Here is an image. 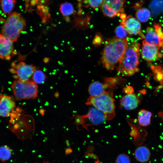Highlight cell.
<instances>
[{
  "instance_id": "obj_14",
  "label": "cell",
  "mask_w": 163,
  "mask_h": 163,
  "mask_svg": "<svg viewBox=\"0 0 163 163\" xmlns=\"http://www.w3.org/2000/svg\"><path fill=\"white\" fill-rule=\"evenodd\" d=\"M134 155L136 159L138 161L144 163L149 160L150 153V151L146 147L141 146L136 149Z\"/></svg>"
},
{
  "instance_id": "obj_23",
  "label": "cell",
  "mask_w": 163,
  "mask_h": 163,
  "mask_svg": "<svg viewBox=\"0 0 163 163\" xmlns=\"http://www.w3.org/2000/svg\"><path fill=\"white\" fill-rule=\"evenodd\" d=\"M32 78V81L36 84H42L44 82L46 76L42 71L37 69L34 72Z\"/></svg>"
},
{
  "instance_id": "obj_29",
  "label": "cell",
  "mask_w": 163,
  "mask_h": 163,
  "mask_svg": "<svg viewBox=\"0 0 163 163\" xmlns=\"http://www.w3.org/2000/svg\"><path fill=\"white\" fill-rule=\"evenodd\" d=\"M133 89L131 87L128 86L125 88V92L127 94L132 93Z\"/></svg>"
},
{
  "instance_id": "obj_8",
  "label": "cell",
  "mask_w": 163,
  "mask_h": 163,
  "mask_svg": "<svg viewBox=\"0 0 163 163\" xmlns=\"http://www.w3.org/2000/svg\"><path fill=\"white\" fill-rule=\"evenodd\" d=\"M145 38L148 43L163 49V31L159 24L155 23L154 27H148Z\"/></svg>"
},
{
  "instance_id": "obj_12",
  "label": "cell",
  "mask_w": 163,
  "mask_h": 163,
  "mask_svg": "<svg viewBox=\"0 0 163 163\" xmlns=\"http://www.w3.org/2000/svg\"><path fill=\"white\" fill-rule=\"evenodd\" d=\"M82 117L87 119L90 124L94 125L103 123L107 120L104 114L95 108H91L86 115Z\"/></svg>"
},
{
  "instance_id": "obj_1",
  "label": "cell",
  "mask_w": 163,
  "mask_h": 163,
  "mask_svg": "<svg viewBox=\"0 0 163 163\" xmlns=\"http://www.w3.org/2000/svg\"><path fill=\"white\" fill-rule=\"evenodd\" d=\"M128 43L126 38L116 37L106 41L101 57L103 67L108 70H113L123 55Z\"/></svg>"
},
{
  "instance_id": "obj_20",
  "label": "cell",
  "mask_w": 163,
  "mask_h": 163,
  "mask_svg": "<svg viewBox=\"0 0 163 163\" xmlns=\"http://www.w3.org/2000/svg\"><path fill=\"white\" fill-rule=\"evenodd\" d=\"M101 8L104 15L110 18H112L117 16H119L120 14L104 1L101 6Z\"/></svg>"
},
{
  "instance_id": "obj_18",
  "label": "cell",
  "mask_w": 163,
  "mask_h": 163,
  "mask_svg": "<svg viewBox=\"0 0 163 163\" xmlns=\"http://www.w3.org/2000/svg\"><path fill=\"white\" fill-rule=\"evenodd\" d=\"M136 16L140 21L145 22L149 19L150 17V13L147 8H142L136 11Z\"/></svg>"
},
{
  "instance_id": "obj_6",
  "label": "cell",
  "mask_w": 163,
  "mask_h": 163,
  "mask_svg": "<svg viewBox=\"0 0 163 163\" xmlns=\"http://www.w3.org/2000/svg\"><path fill=\"white\" fill-rule=\"evenodd\" d=\"M37 69L36 67L33 65L20 62L17 64L12 63L10 71L14 75L13 76L16 80L27 82L30 80Z\"/></svg>"
},
{
  "instance_id": "obj_2",
  "label": "cell",
  "mask_w": 163,
  "mask_h": 163,
  "mask_svg": "<svg viewBox=\"0 0 163 163\" xmlns=\"http://www.w3.org/2000/svg\"><path fill=\"white\" fill-rule=\"evenodd\" d=\"M140 44L136 41L129 42L125 51L119 62L117 70L124 76H131L139 71Z\"/></svg>"
},
{
  "instance_id": "obj_17",
  "label": "cell",
  "mask_w": 163,
  "mask_h": 163,
  "mask_svg": "<svg viewBox=\"0 0 163 163\" xmlns=\"http://www.w3.org/2000/svg\"><path fill=\"white\" fill-rule=\"evenodd\" d=\"M104 2L110 6L114 9L118 13H123L124 12L123 5L125 1L124 0H104Z\"/></svg>"
},
{
  "instance_id": "obj_16",
  "label": "cell",
  "mask_w": 163,
  "mask_h": 163,
  "mask_svg": "<svg viewBox=\"0 0 163 163\" xmlns=\"http://www.w3.org/2000/svg\"><path fill=\"white\" fill-rule=\"evenodd\" d=\"M152 116L151 113L145 110H142L139 113L138 121L139 124L143 126H147L149 125L151 118Z\"/></svg>"
},
{
  "instance_id": "obj_9",
  "label": "cell",
  "mask_w": 163,
  "mask_h": 163,
  "mask_svg": "<svg viewBox=\"0 0 163 163\" xmlns=\"http://www.w3.org/2000/svg\"><path fill=\"white\" fill-rule=\"evenodd\" d=\"M159 49L157 46L151 45L144 40L141 50L142 56L145 60L149 62L158 60L163 56L162 53L159 51Z\"/></svg>"
},
{
  "instance_id": "obj_3",
  "label": "cell",
  "mask_w": 163,
  "mask_h": 163,
  "mask_svg": "<svg viewBox=\"0 0 163 163\" xmlns=\"http://www.w3.org/2000/svg\"><path fill=\"white\" fill-rule=\"evenodd\" d=\"M26 25V21L19 13H11L6 20L1 30L2 35L13 42L17 41Z\"/></svg>"
},
{
  "instance_id": "obj_4",
  "label": "cell",
  "mask_w": 163,
  "mask_h": 163,
  "mask_svg": "<svg viewBox=\"0 0 163 163\" xmlns=\"http://www.w3.org/2000/svg\"><path fill=\"white\" fill-rule=\"evenodd\" d=\"M112 94L105 91L102 94L96 97L90 96L86 104L94 106L103 112L107 120L112 119L115 115V101Z\"/></svg>"
},
{
  "instance_id": "obj_11",
  "label": "cell",
  "mask_w": 163,
  "mask_h": 163,
  "mask_svg": "<svg viewBox=\"0 0 163 163\" xmlns=\"http://www.w3.org/2000/svg\"><path fill=\"white\" fill-rule=\"evenodd\" d=\"M13 42L8 38L0 34V58L10 60L14 53Z\"/></svg>"
},
{
  "instance_id": "obj_31",
  "label": "cell",
  "mask_w": 163,
  "mask_h": 163,
  "mask_svg": "<svg viewBox=\"0 0 163 163\" xmlns=\"http://www.w3.org/2000/svg\"><path fill=\"white\" fill-rule=\"evenodd\" d=\"M32 1L33 2H32L31 3V4L33 5H34L36 4L37 2V1L34 0V1Z\"/></svg>"
},
{
  "instance_id": "obj_27",
  "label": "cell",
  "mask_w": 163,
  "mask_h": 163,
  "mask_svg": "<svg viewBox=\"0 0 163 163\" xmlns=\"http://www.w3.org/2000/svg\"><path fill=\"white\" fill-rule=\"evenodd\" d=\"M104 0H88V2L90 5L94 9L99 8L101 6Z\"/></svg>"
},
{
  "instance_id": "obj_5",
  "label": "cell",
  "mask_w": 163,
  "mask_h": 163,
  "mask_svg": "<svg viewBox=\"0 0 163 163\" xmlns=\"http://www.w3.org/2000/svg\"><path fill=\"white\" fill-rule=\"evenodd\" d=\"M11 87L17 100L34 99L37 96L38 86L32 80L23 82L16 80L12 83Z\"/></svg>"
},
{
  "instance_id": "obj_13",
  "label": "cell",
  "mask_w": 163,
  "mask_h": 163,
  "mask_svg": "<svg viewBox=\"0 0 163 163\" xmlns=\"http://www.w3.org/2000/svg\"><path fill=\"white\" fill-rule=\"evenodd\" d=\"M138 97L133 93L127 94L122 97L120 101L121 106L125 109L130 110L136 108L139 104Z\"/></svg>"
},
{
  "instance_id": "obj_24",
  "label": "cell",
  "mask_w": 163,
  "mask_h": 163,
  "mask_svg": "<svg viewBox=\"0 0 163 163\" xmlns=\"http://www.w3.org/2000/svg\"><path fill=\"white\" fill-rule=\"evenodd\" d=\"M150 8L152 12L159 13L163 9V1H154L150 5Z\"/></svg>"
},
{
  "instance_id": "obj_22",
  "label": "cell",
  "mask_w": 163,
  "mask_h": 163,
  "mask_svg": "<svg viewBox=\"0 0 163 163\" xmlns=\"http://www.w3.org/2000/svg\"><path fill=\"white\" fill-rule=\"evenodd\" d=\"M15 2V0L1 1L2 8L5 14L10 13L13 9Z\"/></svg>"
},
{
  "instance_id": "obj_25",
  "label": "cell",
  "mask_w": 163,
  "mask_h": 163,
  "mask_svg": "<svg viewBox=\"0 0 163 163\" xmlns=\"http://www.w3.org/2000/svg\"><path fill=\"white\" fill-rule=\"evenodd\" d=\"M115 32L117 37L121 39H125L127 34L126 30L121 25L116 27Z\"/></svg>"
},
{
  "instance_id": "obj_30",
  "label": "cell",
  "mask_w": 163,
  "mask_h": 163,
  "mask_svg": "<svg viewBox=\"0 0 163 163\" xmlns=\"http://www.w3.org/2000/svg\"><path fill=\"white\" fill-rule=\"evenodd\" d=\"M120 16L121 20H124L126 18V15L123 13L121 14Z\"/></svg>"
},
{
  "instance_id": "obj_28",
  "label": "cell",
  "mask_w": 163,
  "mask_h": 163,
  "mask_svg": "<svg viewBox=\"0 0 163 163\" xmlns=\"http://www.w3.org/2000/svg\"><path fill=\"white\" fill-rule=\"evenodd\" d=\"M102 42L101 37L99 35L97 34L95 37L93 41V44L95 45H100Z\"/></svg>"
},
{
  "instance_id": "obj_10",
  "label": "cell",
  "mask_w": 163,
  "mask_h": 163,
  "mask_svg": "<svg viewBox=\"0 0 163 163\" xmlns=\"http://www.w3.org/2000/svg\"><path fill=\"white\" fill-rule=\"evenodd\" d=\"M120 25L125 29L129 34H139L142 38H145L141 32L140 23L132 16H128L124 20H121Z\"/></svg>"
},
{
  "instance_id": "obj_15",
  "label": "cell",
  "mask_w": 163,
  "mask_h": 163,
  "mask_svg": "<svg viewBox=\"0 0 163 163\" xmlns=\"http://www.w3.org/2000/svg\"><path fill=\"white\" fill-rule=\"evenodd\" d=\"M106 85L104 84L98 82L92 83L88 88V92L91 96L94 97L98 96L105 92Z\"/></svg>"
},
{
  "instance_id": "obj_26",
  "label": "cell",
  "mask_w": 163,
  "mask_h": 163,
  "mask_svg": "<svg viewBox=\"0 0 163 163\" xmlns=\"http://www.w3.org/2000/svg\"><path fill=\"white\" fill-rule=\"evenodd\" d=\"M116 163H130V159L127 154L122 153L117 156L116 160Z\"/></svg>"
},
{
  "instance_id": "obj_19",
  "label": "cell",
  "mask_w": 163,
  "mask_h": 163,
  "mask_svg": "<svg viewBox=\"0 0 163 163\" xmlns=\"http://www.w3.org/2000/svg\"><path fill=\"white\" fill-rule=\"evenodd\" d=\"M12 151L10 148L7 145L0 147V161L5 162L8 160L11 157Z\"/></svg>"
},
{
  "instance_id": "obj_7",
  "label": "cell",
  "mask_w": 163,
  "mask_h": 163,
  "mask_svg": "<svg viewBox=\"0 0 163 163\" xmlns=\"http://www.w3.org/2000/svg\"><path fill=\"white\" fill-rule=\"evenodd\" d=\"M21 109L16 107V104L10 96L0 94V116L10 117V119L16 117Z\"/></svg>"
},
{
  "instance_id": "obj_21",
  "label": "cell",
  "mask_w": 163,
  "mask_h": 163,
  "mask_svg": "<svg viewBox=\"0 0 163 163\" xmlns=\"http://www.w3.org/2000/svg\"><path fill=\"white\" fill-rule=\"evenodd\" d=\"M59 9L61 13L64 16L70 15L74 12V8L72 5L67 2L61 4Z\"/></svg>"
}]
</instances>
